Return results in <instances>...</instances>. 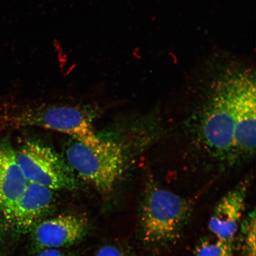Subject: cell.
Returning <instances> with one entry per match:
<instances>
[{
    "instance_id": "cell-5",
    "label": "cell",
    "mask_w": 256,
    "mask_h": 256,
    "mask_svg": "<svg viewBox=\"0 0 256 256\" xmlns=\"http://www.w3.org/2000/svg\"><path fill=\"white\" fill-rule=\"evenodd\" d=\"M16 156L28 183L52 191L76 190L78 184L71 170L50 147L28 142L16 152Z\"/></svg>"
},
{
    "instance_id": "cell-8",
    "label": "cell",
    "mask_w": 256,
    "mask_h": 256,
    "mask_svg": "<svg viewBox=\"0 0 256 256\" xmlns=\"http://www.w3.org/2000/svg\"><path fill=\"white\" fill-rule=\"evenodd\" d=\"M88 222L84 218L62 215L42 220L34 226V240L43 249H58L73 244L84 236Z\"/></svg>"
},
{
    "instance_id": "cell-4",
    "label": "cell",
    "mask_w": 256,
    "mask_h": 256,
    "mask_svg": "<svg viewBox=\"0 0 256 256\" xmlns=\"http://www.w3.org/2000/svg\"><path fill=\"white\" fill-rule=\"evenodd\" d=\"M53 196L50 188L28 183L20 197L0 212V256L10 244L40 222L49 210Z\"/></svg>"
},
{
    "instance_id": "cell-12",
    "label": "cell",
    "mask_w": 256,
    "mask_h": 256,
    "mask_svg": "<svg viewBox=\"0 0 256 256\" xmlns=\"http://www.w3.org/2000/svg\"><path fill=\"white\" fill-rule=\"evenodd\" d=\"M95 256H127V255L114 246H106L99 250Z\"/></svg>"
},
{
    "instance_id": "cell-7",
    "label": "cell",
    "mask_w": 256,
    "mask_h": 256,
    "mask_svg": "<svg viewBox=\"0 0 256 256\" xmlns=\"http://www.w3.org/2000/svg\"><path fill=\"white\" fill-rule=\"evenodd\" d=\"M248 185V180L242 182L224 194L214 208L209 229L219 241L234 246L245 210Z\"/></svg>"
},
{
    "instance_id": "cell-3",
    "label": "cell",
    "mask_w": 256,
    "mask_h": 256,
    "mask_svg": "<svg viewBox=\"0 0 256 256\" xmlns=\"http://www.w3.org/2000/svg\"><path fill=\"white\" fill-rule=\"evenodd\" d=\"M91 108V106L68 104L27 106L16 114L14 119L18 126L56 131L94 146L101 140L92 126Z\"/></svg>"
},
{
    "instance_id": "cell-10",
    "label": "cell",
    "mask_w": 256,
    "mask_h": 256,
    "mask_svg": "<svg viewBox=\"0 0 256 256\" xmlns=\"http://www.w3.org/2000/svg\"><path fill=\"white\" fill-rule=\"evenodd\" d=\"M242 251L246 256H256V211L250 212L241 224Z\"/></svg>"
},
{
    "instance_id": "cell-9",
    "label": "cell",
    "mask_w": 256,
    "mask_h": 256,
    "mask_svg": "<svg viewBox=\"0 0 256 256\" xmlns=\"http://www.w3.org/2000/svg\"><path fill=\"white\" fill-rule=\"evenodd\" d=\"M28 184L14 150L8 144H0V212L20 197Z\"/></svg>"
},
{
    "instance_id": "cell-2",
    "label": "cell",
    "mask_w": 256,
    "mask_h": 256,
    "mask_svg": "<svg viewBox=\"0 0 256 256\" xmlns=\"http://www.w3.org/2000/svg\"><path fill=\"white\" fill-rule=\"evenodd\" d=\"M66 156L72 170L104 194L114 190L126 163L122 146L110 140H101L94 146L76 140L67 148Z\"/></svg>"
},
{
    "instance_id": "cell-6",
    "label": "cell",
    "mask_w": 256,
    "mask_h": 256,
    "mask_svg": "<svg viewBox=\"0 0 256 256\" xmlns=\"http://www.w3.org/2000/svg\"><path fill=\"white\" fill-rule=\"evenodd\" d=\"M256 74L249 76L236 92L232 106L235 153L251 156L255 151Z\"/></svg>"
},
{
    "instance_id": "cell-1",
    "label": "cell",
    "mask_w": 256,
    "mask_h": 256,
    "mask_svg": "<svg viewBox=\"0 0 256 256\" xmlns=\"http://www.w3.org/2000/svg\"><path fill=\"white\" fill-rule=\"evenodd\" d=\"M190 200L158 185H147L140 207L142 238L148 245L162 246L180 236L192 211Z\"/></svg>"
},
{
    "instance_id": "cell-11",
    "label": "cell",
    "mask_w": 256,
    "mask_h": 256,
    "mask_svg": "<svg viewBox=\"0 0 256 256\" xmlns=\"http://www.w3.org/2000/svg\"><path fill=\"white\" fill-rule=\"evenodd\" d=\"M233 248L216 238L204 240L195 248L192 256H234Z\"/></svg>"
},
{
    "instance_id": "cell-13",
    "label": "cell",
    "mask_w": 256,
    "mask_h": 256,
    "mask_svg": "<svg viewBox=\"0 0 256 256\" xmlns=\"http://www.w3.org/2000/svg\"><path fill=\"white\" fill-rule=\"evenodd\" d=\"M35 256H68L58 249L47 248L39 252Z\"/></svg>"
}]
</instances>
